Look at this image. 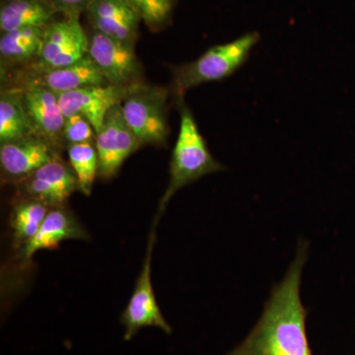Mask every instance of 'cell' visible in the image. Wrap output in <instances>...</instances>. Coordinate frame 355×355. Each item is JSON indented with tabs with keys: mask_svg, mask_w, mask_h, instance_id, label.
Masks as SVG:
<instances>
[{
	"mask_svg": "<svg viewBox=\"0 0 355 355\" xmlns=\"http://www.w3.org/2000/svg\"><path fill=\"white\" fill-rule=\"evenodd\" d=\"M169 90L139 83L128 88L121 111L141 146H164L170 128L167 121Z\"/></svg>",
	"mask_w": 355,
	"mask_h": 355,
	"instance_id": "obj_4",
	"label": "cell"
},
{
	"mask_svg": "<svg viewBox=\"0 0 355 355\" xmlns=\"http://www.w3.org/2000/svg\"><path fill=\"white\" fill-rule=\"evenodd\" d=\"M6 77V83L12 84L22 81H32L41 84L55 94L62 95L79 89L92 86L110 85L102 72L89 55L74 64L60 69L50 70L43 73L31 74L16 72Z\"/></svg>",
	"mask_w": 355,
	"mask_h": 355,
	"instance_id": "obj_12",
	"label": "cell"
},
{
	"mask_svg": "<svg viewBox=\"0 0 355 355\" xmlns=\"http://www.w3.org/2000/svg\"><path fill=\"white\" fill-rule=\"evenodd\" d=\"M87 231L65 207H51L38 233L20 249L22 261L27 263L41 250L57 249L67 240H89Z\"/></svg>",
	"mask_w": 355,
	"mask_h": 355,
	"instance_id": "obj_15",
	"label": "cell"
},
{
	"mask_svg": "<svg viewBox=\"0 0 355 355\" xmlns=\"http://www.w3.org/2000/svg\"><path fill=\"white\" fill-rule=\"evenodd\" d=\"M67 153L70 167L78 182L79 191L85 196H90L99 170L95 142L73 144L67 147Z\"/></svg>",
	"mask_w": 355,
	"mask_h": 355,
	"instance_id": "obj_20",
	"label": "cell"
},
{
	"mask_svg": "<svg viewBox=\"0 0 355 355\" xmlns=\"http://www.w3.org/2000/svg\"><path fill=\"white\" fill-rule=\"evenodd\" d=\"M128 88L113 85L92 86L58 95V102L65 118L72 114H83L97 133L101 130L105 116L110 110L125 99Z\"/></svg>",
	"mask_w": 355,
	"mask_h": 355,
	"instance_id": "obj_14",
	"label": "cell"
},
{
	"mask_svg": "<svg viewBox=\"0 0 355 355\" xmlns=\"http://www.w3.org/2000/svg\"><path fill=\"white\" fill-rule=\"evenodd\" d=\"M51 207L35 198H19L10 217L13 246L21 249L38 233Z\"/></svg>",
	"mask_w": 355,
	"mask_h": 355,
	"instance_id": "obj_19",
	"label": "cell"
},
{
	"mask_svg": "<svg viewBox=\"0 0 355 355\" xmlns=\"http://www.w3.org/2000/svg\"><path fill=\"white\" fill-rule=\"evenodd\" d=\"M4 85L20 89L23 107L35 135L58 150L64 149L65 116L58 96L50 89L32 81Z\"/></svg>",
	"mask_w": 355,
	"mask_h": 355,
	"instance_id": "obj_7",
	"label": "cell"
},
{
	"mask_svg": "<svg viewBox=\"0 0 355 355\" xmlns=\"http://www.w3.org/2000/svg\"><path fill=\"white\" fill-rule=\"evenodd\" d=\"M85 13L93 30L135 48L142 20L125 0H93Z\"/></svg>",
	"mask_w": 355,
	"mask_h": 355,
	"instance_id": "obj_13",
	"label": "cell"
},
{
	"mask_svg": "<svg viewBox=\"0 0 355 355\" xmlns=\"http://www.w3.org/2000/svg\"><path fill=\"white\" fill-rule=\"evenodd\" d=\"M96 133L90 121L83 114H72L65 118L64 128V148L73 144L95 142Z\"/></svg>",
	"mask_w": 355,
	"mask_h": 355,
	"instance_id": "obj_22",
	"label": "cell"
},
{
	"mask_svg": "<svg viewBox=\"0 0 355 355\" xmlns=\"http://www.w3.org/2000/svg\"><path fill=\"white\" fill-rule=\"evenodd\" d=\"M60 156V150L37 135L0 144L2 181L18 184L42 166Z\"/></svg>",
	"mask_w": 355,
	"mask_h": 355,
	"instance_id": "obj_11",
	"label": "cell"
},
{
	"mask_svg": "<svg viewBox=\"0 0 355 355\" xmlns=\"http://www.w3.org/2000/svg\"><path fill=\"white\" fill-rule=\"evenodd\" d=\"M16 186L20 198H35L50 207H64L72 193L79 191L73 170L62 157L42 166Z\"/></svg>",
	"mask_w": 355,
	"mask_h": 355,
	"instance_id": "obj_10",
	"label": "cell"
},
{
	"mask_svg": "<svg viewBox=\"0 0 355 355\" xmlns=\"http://www.w3.org/2000/svg\"><path fill=\"white\" fill-rule=\"evenodd\" d=\"M88 46V34L79 16H62L44 28L43 46L36 62L29 69L16 72L39 74L67 67L85 57Z\"/></svg>",
	"mask_w": 355,
	"mask_h": 355,
	"instance_id": "obj_5",
	"label": "cell"
},
{
	"mask_svg": "<svg viewBox=\"0 0 355 355\" xmlns=\"http://www.w3.org/2000/svg\"><path fill=\"white\" fill-rule=\"evenodd\" d=\"M177 104L179 105L181 116L180 132L170 162L169 184L159 202L157 214L154 219L155 222H158L168 202L178 191L207 175L226 170L225 166L210 153L195 118L184 99L177 101Z\"/></svg>",
	"mask_w": 355,
	"mask_h": 355,
	"instance_id": "obj_2",
	"label": "cell"
},
{
	"mask_svg": "<svg viewBox=\"0 0 355 355\" xmlns=\"http://www.w3.org/2000/svg\"><path fill=\"white\" fill-rule=\"evenodd\" d=\"M260 38L258 32H248L234 41L212 46L190 64L173 67L172 92L176 102L184 99L189 89L232 76L247 62Z\"/></svg>",
	"mask_w": 355,
	"mask_h": 355,
	"instance_id": "obj_3",
	"label": "cell"
},
{
	"mask_svg": "<svg viewBox=\"0 0 355 355\" xmlns=\"http://www.w3.org/2000/svg\"><path fill=\"white\" fill-rule=\"evenodd\" d=\"M309 243L300 240L297 254L286 277L273 286L258 323L239 345L226 355H314L300 296L301 277Z\"/></svg>",
	"mask_w": 355,
	"mask_h": 355,
	"instance_id": "obj_1",
	"label": "cell"
},
{
	"mask_svg": "<svg viewBox=\"0 0 355 355\" xmlns=\"http://www.w3.org/2000/svg\"><path fill=\"white\" fill-rule=\"evenodd\" d=\"M157 224V222L154 221ZM155 226L151 230L147 244L146 258L142 265L141 272L137 280L132 297L128 301L127 307L121 314V321L125 327V340H130L141 329L147 327H155L164 333H172V328L166 321L157 300L151 282V261L154 245H155Z\"/></svg>",
	"mask_w": 355,
	"mask_h": 355,
	"instance_id": "obj_6",
	"label": "cell"
},
{
	"mask_svg": "<svg viewBox=\"0 0 355 355\" xmlns=\"http://www.w3.org/2000/svg\"><path fill=\"white\" fill-rule=\"evenodd\" d=\"M57 15L58 11L46 0H2L0 30L6 33L21 28H46Z\"/></svg>",
	"mask_w": 355,
	"mask_h": 355,
	"instance_id": "obj_17",
	"label": "cell"
},
{
	"mask_svg": "<svg viewBox=\"0 0 355 355\" xmlns=\"http://www.w3.org/2000/svg\"><path fill=\"white\" fill-rule=\"evenodd\" d=\"M88 55L110 85L130 87L144 83L135 48L92 29L89 33Z\"/></svg>",
	"mask_w": 355,
	"mask_h": 355,
	"instance_id": "obj_8",
	"label": "cell"
},
{
	"mask_svg": "<svg viewBox=\"0 0 355 355\" xmlns=\"http://www.w3.org/2000/svg\"><path fill=\"white\" fill-rule=\"evenodd\" d=\"M153 31L169 25L177 0H125Z\"/></svg>",
	"mask_w": 355,
	"mask_h": 355,
	"instance_id": "obj_21",
	"label": "cell"
},
{
	"mask_svg": "<svg viewBox=\"0 0 355 355\" xmlns=\"http://www.w3.org/2000/svg\"><path fill=\"white\" fill-rule=\"evenodd\" d=\"M140 146L141 144L123 116L121 104L116 105L105 116L101 130L96 135L98 177L110 180L116 176L128 156Z\"/></svg>",
	"mask_w": 355,
	"mask_h": 355,
	"instance_id": "obj_9",
	"label": "cell"
},
{
	"mask_svg": "<svg viewBox=\"0 0 355 355\" xmlns=\"http://www.w3.org/2000/svg\"><path fill=\"white\" fill-rule=\"evenodd\" d=\"M62 16H80L93 0H46Z\"/></svg>",
	"mask_w": 355,
	"mask_h": 355,
	"instance_id": "obj_23",
	"label": "cell"
},
{
	"mask_svg": "<svg viewBox=\"0 0 355 355\" xmlns=\"http://www.w3.org/2000/svg\"><path fill=\"white\" fill-rule=\"evenodd\" d=\"M44 28L27 27L1 33V76L29 69L38 60L43 46Z\"/></svg>",
	"mask_w": 355,
	"mask_h": 355,
	"instance_id": "obj_16",
	"label": "cell"
},
{
	"mask_svg": "<svg viewBox=\"0 0 355 355\" xmlns=\"http://www.w3.org/2000/svg\"><path fill=\"white\" fill-rule=\"evenodd\" d=\"M35 135L23 107L20 89L2 85L0 94V144Z\"/></svg>",
	"mask_w": 355,
	"mask_h": 355,
	"instance_id": "obj_18",
	"label": "cell"
}]
</instances>
